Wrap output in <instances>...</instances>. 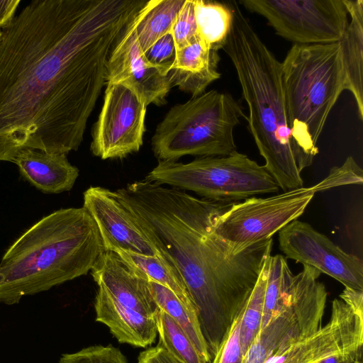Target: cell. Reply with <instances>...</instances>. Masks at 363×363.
I'll list each match as a JSON object with an SVG mask.
<instances>
[{"mask_svg":"<svg viewBox=\"0 0 363 363\" xmlns=\"http://www.w3.org/2000/svg\"><path fill=\"white\" fill-rule=\"evenodd\" d=\"M144 0H34L1 29L0 161L79 147L111 51Z\"/></svg>","mask_w":363,"mask_h":363,"instance_id":"cell-1","label":"cell"},{"mask_svg":"<svg viewBox=\"0 0 363 363\" xmlns=\"http://www.w3.org/2000/svg\"><path fill=\"white\" fill-rule=\"evenodd\" d=\"M114 192L183 279L213 358L271 256L272 239L235 253L214 230L216 216L231 203L199 199L146 179Z\"/></svg>","mask_w":363,"mask_h":363,"instance_id":"cell-2","label":"cell"},{"mask_svg":"<svg viewBox=\"0 0 363 363\" xmlns=\"http://www.w3.org/2000/svg\"><path fill=\"white\" fill-rule=\"evenodd\" d=\"M232 22L223 49L236 72L249 113V130L264 167L284 191L303 187L311 165L296 145L289 125L281 62L259 38L236 1H227Z\"/></svg>","mask_w":363,"mask_h":363,"instance_id":"cell-3","label":"cell"},{"mask_svg":"<svg viewBox=\"0 0 363 363\" xmlns=\"http://www.w3.org/2000/svg\"><path fill=\"white\" fill-rule=\"evenodd\" d=\"M104 251L89 213L60 208L43 217L7 249L0 261V303L14 305L30 295L86 275Z\"/></svg>","mask_w":363,"mask_h":363,"instance_id":"cell-4","label":"cell"},{"mask_svg":"<svg viewBox=\"0 0 363 363\" xmlns=\"http://www.w3.org/2000/svg\"><path fill=\"white\" fill-rule=\"evenodd\" d=\"M289 128L298 148L312 164L328 116L347 90L340 41L294 44L281 62Z\"/></svg>","mask_w":363,"mask_h":363,"instance_id":"cell-5","label":"cell"},{"mask_svg":"<svg viewBox=\"0 0 363 363\" xmlns=\"http://www.w3.org/2000/svg\"><path fill=\"white\" fill-rule=\"evenodd\" d=\"M242 117L241 104L230 94L205 91L169 110L152 138L154 155L160 161L229 155L237 151L233 132Z\"/></svg>","mask_w":363,"mask_h":363,"instance_id":"cell-6","label":"cell"},{"mask_svg":"<svg viewBox=\"0 0 363 363\" xmlns=\"http://www.w3.org/2000/svg\"><path fill=\"white\" fill-rule=\"evenodd\" d=\"M363 172L352 156L333 167L318 183L266 198L231 203L216 217L214 230L235 253L272 238L301 216L316 193L340 186L362 184Z\"/></svg>","mask_w":363,"mask_h":363,"instance_id":"cell-7","label":"cell"},{"mask_svg":"<svg viewBox=\"0 0 363 363\" xmlns=\"http://www.w3.org/2000/svg\"><path fill=\"white\" fill-rule=\"evenodd\" d=\"M90 272L98 285L96 320L105 324L120 343L139 347L153 343L160 308L147 277L113 251H104Z\"/></svg>","mask_w":363,"mask_h":363,"instance_id":"cell-8","label":"cell"},{"mask_svg":"<svg viewBox=\"0 0 363 363\" xmlns=\"http://www.w3.org/2000/svg\"><path fill=\"white\" fill-rule=\"evenodd\" d=\"M145 179L220 203H235L279 191L264 165L237 151L225 156L199 157L188 163L159 160Z\"/></svg>","mask_w":363,"mask_h":363,"instance_id":"cell-9","label":"cell"},{"mask_svg":"<svg viewBox=\"0 0 363 363\" xmlns=\"http://www.w3.org/2000/svg\"><path fill=\"white\" fill-rule=\"evenodd\" d=\"M320 274L303 265L301 272L294 274L281 308L260 330L241 363H266L321 328L328 294L318 281Z\"/></svg>","mask_w":363,"mask_h":363,"instance_id":"cell-10","label":"cell"},{"mask_svg":"<svg viewBox=\"0 0 363 363\" xmlns=\"http://www.w3.org/2000/svg\"><path fill=\"white\" fill-rule=\"evenodd\" d=\"M264 17L276 33L298 45L340 41L348 25L343 0H240Z\"/></svg>","mask_w":363,"mask_h":363,"instance_id":"cell-11","label":"cell"},{"mask_svg":"<svg viewBox=\"0 0 363 363\" xmlns=\"http://www.w3.org/2000/svg\"><path fill=\"white\" fill-rule=\"evenodd\" d=\"M146 108L130 89L107 82L103 106L92 129V154L107 160L138 152L145 131Z\"/></svg>","mask_w":363,"mask_h":363,"instance_id":"cell-12","label":"cell"},{"mask_svg":"<svg viewBox=\"0 0 363 363\" xmlns=\"http://www.w3.org/2000/svg\"><path fill=\"white\" fill-rule=\"evenodd\" d=\"M279 246L286 257L311 266L345 286L363 291V263L310 224L298 219L279 231Z\"/></svg>","mask_w":363,"mask_h":363,"instance_id":"cell-13","label":"cell"},{"mask_svg":"<svg viewBox=\"0 0 363 363\" xmlns=\"http://www.w3.org/2000/svg\"><path fill=\"white\" fill-rule=\"evenodd\" d=\"M363 346V308L341 298L332 303L329 321L320 330L277 353L266 363H317Z\"/></svg>","mask_w":363,"mask_h":363,"instance_id":"cell-14","label":"cell"},{"mask_svg":"<svg viewBox=\"0 0 363 363\" xmlns=\"http://www.w3.org/2000/svg\"><path fill=\"white\" fill-rule=\"evenodd\" d=\"M140 11L125 27L111 51L106 66V81L126 86L147 106L152 104L162 105L172 86L167 76L147 62L140 49L136 36Z\"/></svg>","mask_w":363,"mask_h":363,"instance_id":"cell-15","label":"cell"},{"mask_svg":"<svg viewBox=\"0 0 363 363\" xmlns=\"http://www.w3.org/2000/svg\"><path fill=\"white\" fill-rule=\"evenodd\" d=\"M83 207L96 224L104 251L121 250L149 257L160 255L117 199L114 191L90 186L84 192Z\"/></svg>","mask_w":363,"mask_h":363,"instance_id":"cell-16","label":"cell"},{"mask_svg":"<svg viewBox=\"0 0 363 363\" xmlns=\"http://www.w3.org/2000/svg\"><path fill=\"white\" fill-rule=\"evenodd\" d=\"M219 61L218 50L198 36L190 45L176 51L175 61L167 77L172 86H177L192 97L198 96L220 77Z\"/></svg>","mask_w":363,"mask_h":363,"instance_id":"cell-17","label":"cell"},{"mask_svg":"<svg viewBox=\"0 0 363 363\" xmlns=\"http://www.w3.org/2000/svg\"><path fill=\"white\" fill-rule=\"evenodd\" d=\"M67 155L34 149H24L13 159L21 176L31 185L46 194L69 191L79 169L67 160Z\"/></svg>","mask_w":363,"mask_h":363,"instance_id":"cell-18","label":"cell"},{"mask_svg":"<svg viewBox=\"0 0 363 363\" xmlns=\"http://www.w3.org/2000/svg\"><path fill=\"white\" fill-rule=\"evenodd\" d=\"M351 21L340 40L346 71L347 90L356 101L363 118V1L343 0Z\"/></svg>","mask_w":363,"mask_h":363,"instance_id":"cell-19","label":"cell"},{"mask_svg":"<svg viewBox=\"0 0 363 363\" xmlns=\"http://www.w3.org/2000/svg\"><path fill=\"white\" fill-rule=\"evenodd\" d=\"M115 252L131 267L145 274L150 280L172 291L187 311L198 318L196 308L183 279L164 257L161 255L149 257L121 250Z\"/></svg>","mask_w":363,"mask_h":363,"instance_id":"cell-20","label":"cell"},{"mask_svg":"<svg viewBox=\"0 0 363 363\" xmlns=\"http://www.w3.org/2000/svg\"><path fill=\"white\" fill-rule=\"evenodd\" d=\"M185 0H150L141 9L136 24V36L144 53L157 40L170 32Z\"/></svg>","mask_w":363,"mask_h":363,"instance_id":"cell-21","label":"cell"},{"mask_svg":"<svg viewBox=\"0 0 363 363\" xmlns=\"http://www.w3.org/2000/svg\"><path fill=\"white\" fill-rule=\"evenodd\" d=\"M149 284L154 300L160 309L173 318L189 337L202 359L206 363H210L211 357L198 318L191 314L169 289L150 279Z\"/></svg>","mask_w":363,"mask_h":363,"instance_id":"cell-22","label":"cell"},{"mask_svg":"<svg viewBox=\"0 0 363 363\" xmlns=\"http://www.w3.org/2000/svg\"><path fill=\"white\" fill-rule=\"evenodd\" d=\"M199 37L212 49L223 48L232 22L231 11L225 3L194 0Z\"/></svg>","mask_w":363,"mask_h":363,"instance_id":"cell-23","label":"cell"},{"mask_svg":"<svg viewBox=\"0 0 363 363\" xmlns=\"http://www.w3.org/2000/svg\"><path fill=\"white\" fill-rule=\"evenodd\" d=\"M293 276L285 257H269L261 329L281 308Z\"/></svg>","mask_w":363,"mask_h":363,"instance_id":"cell-24","label":"cell"},{"mask_svg":"<svg viewBox=\"0 0 363 363\" xmlns=\"http://www.w3.org/2000/svg\"><path fill=\"white\" fill-rule=\"evenodd\" d=\"M157 345L183 363H206L181 327L160 309L157 315Z\"/></svg>","mask_w":363,"mask_h":363,"instance_id":"cell-25","label":"cell"},{"mask_svg":"<svg viewBox=\"0 0 363 363\" xmlns=\"http://www.w3.org/2000/svg\"><path fill=\"white\" fill-rule=\"evenodd\" d=\"M269 259L265 262L243 308L240 322V342L243 356L261 330Z\"/></svg>","mask_w":363,"mask_h":363,"instance_id":"cell-26","label":"cell"},{"mask_svg":"<svg viewBox=\"0 0 363 363\" xmlns=\"http://www.w3.org/2000/svg\"><path fill=\"white\" fill-rule=\"evenodd\" d=\"M176 50L184 48L197 38L194 0H185L170 30Z\"/></svg>","mask_w":363,"mask_h":363,"instance_id":"cell-27","label":"cell"},{"mask_svg":"<svg viewBox=\"0 0 363 363\" xmlns=\"http://www.w3.org/2000/svg\"><path fill=\"white\" fill-rule=\"evenodd\" d=\"M59 363H128L121 350L112 345H94L63 354Z\"/></svg>","mask_w":363,"mask_h":363,"instance_id":"cell-28","label":"cell"},{"mask_svg":"<svg viewBox=\"0 0 363 363\" xmlns=\"http://www.w3.org/2000/svg\"><path fill=\"white\" fill-rule=\"evenodd\" d=\"M242 311L243 308L233 320L217 352L212 358L211 363L242 362L243 354L240 342V322Z\"/></svg>","mask_w":363,"mask_h":363,"instance_id":"cell-29","label":"cell"},{"mask_svg":"<svg viewBox=\"0 0 363 363\" xmlns=\"http://www.w3.org/2000/svg\"><path fill=\"white\" fill-rule=\"evenodd\" d=\"M176 47L169 33L157 40L144 53L147 62L162 75L167 76L176 58Z\"/></svg>","mask_w":363,"mask_h":363,"instance_id":"cell-30","label":"cell"},{"mask_svg":"<svg viewBox=\"0 0 363 363\" xmlns=\"http://www.w3.org/2000/svg\"><path fill=\"white\" fill-rule=\"evenodd\" d=\"M138 363H183L176 359L162 347L157 345L142 352Z\"/></svg>","mask_w":363,"mask_h":363,"instance_id":"cell-31","label":"cell"},{"mask_svg":"<svg viewBox=\"0 0 363 363\" xmlns=\"http://www.w3.org/2000/svg\"><path fill=\"white\" fill-rule=\"evenodd\" d=\"M317 363H362V347L331 355Z\"/></svg>","mask_w":363,"mask_h":363,"instance_id":"cell-32","label":"cell"},{"mask_svg":"<svg viewBox=\"0 0 363 363\" xmlns=\"http://www.w3.org/2000/svg\"><path fill=\"white\" fill-rule=\"evenodd\" d=\"M20 3V0H0V28L12 21Z\"/></svg>","mask_w":363,"mask_h":363,"instance_id":"cell-33","label":"cell"},{"mask_svg":"<svg viewBox=\"0 0 363 363\" xmlns=\"http://www.w3.org/2000/svg\"><path fill=\"white\" fill-rule=\"evenodd\" d=\"M1 37V30H0V38Z\"/></svg>","mask_w":363,"mask_h":363,"instance_id":"cell-34","label":"cell"}]
</instances>
